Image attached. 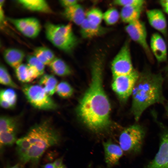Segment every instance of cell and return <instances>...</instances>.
Returning <instances> with one entry per match:
<instances>
[{
	"label": "cell",
	"mask_w": 168,
	"mask_h": 168,
	"mask_svg": "<svg viewBox=\"0 0 168 168\" xmlns=\"http://www.w3.org/2000/svg\"><path fill=\"white\" fill-rule=\"evenodd\" d=\"M103 57L98 55L91 64V80L77 109L80 120L96 133L107 131L110 125V105L103 85Z\"/></svg>",
	"instance_id": "obj_1"
},
{
	"label": "cell",
	"mask_w": 168,
	"mask_h": 168,
	"mask_svg": "<svg viewBox=\"0 0 168 168\" xmlns=\"http://www.w3.org/2000/svg\"><path fill=\"white\" fill-rule=\"evenodd\" d=\"M62 137L50 119H43L31 127L18 139L16 151L23 163L38 161L49 148L59 144Z\"/></svg>",
	"instance_id": "obj_2"
},
{
	"label": "cell",
	"mask_w": 168,
	"mask_h": 168,
	"mask_svg": "<svg viewBox=\"0 0 168 168\" xmlns=\"http://www.w3.org/2000/svg\"><path fill=\"white\" fill-rule=\"evenodd\" d=\"M163 82V77L160 73H154L149 70L139 73L131 95V110L136 121L150 106L164 103Z\"/></svg>",
	"instance_id": "obj_3"
},
{
	"label": "cell",
	"mask_w": 168,
	"mask_h": 168,
	"mask_svg": "<svg viewBox=\"0 0 168 168\" xmlns=\"http://www.w3.org/2000/svg\"><path fill=\"white\" fill-rule=\"evenodd\" d=\"M44 28L48 40L60 50L70 52L77 44L78 40L73 32L71 23L55 24L47 22Z\"/></svg>",
	"instance_id": "obj_4"
},
{
	"label": "cell",
	"mask_w": 168,
	"mask_h": 168,
	"mask_svg": "<svg viewBox=\"0 0 168 168\" xmlns=\"http://www.w3.org/2000/svg\"><path fill=\"white\" fill-rule=\"evenodd\" d=\"M146 132L139 124L130 125L124 128L119 137V145L124 152L130 155L139 154L141 151Z\"/></svg>",
	"instance_id": "obj_5"
},
{
	"label": "cell",
	"mask_w": 168,
	"mask_h": 168,
	"mask_svg": "<svg viewBox=\"0 0 168 168\" xmlns=\"http://www.w3.org/2000/svg\"><path fill=\"white\" fill-rule=\"evenodd\" d=\"M21 90L28 101L34 108L47 110L57 108L56 103L39 84H26L22 86Z\"/></svg>",
	"instance_id": "obj_6"
},
{
	"label": "cell",
	"mask_w": 168,
	"mask_h": 168,
	"mask_svg": "<svg viewBox=\"0 0 168 168\" xmlns=\"http://www.w3.org/2000/svg\"><path fill=\"white\" fill-rule=\"evenodd\" d=\"M139 74L134 70L128 74L113 76L112 89L122 101L126 102L131 96Z\"/></svg>",
	"instance_id": "obj_7"
},
{
	"label": "cell",
	"mask_w": 168,
	"mask_h": 168,
	"mask_svg": "<svg viewBox=\"0 0 168 168\" xmlns=\"http://www.w3.org/2000/svg\"><path fill=\"white\" fill-rule=\"evenodd\" d=\"M111 69L113 76L125 75L131 73L133 68L129 43H125L113 59Z\"/></svg>",
	"instance_id": "obj_8"
},
{
	"label": "cell",
	"mask_w": 168,
	"mask_h": 168,
	"mask_svg": "<svg viewBox=\"0 0 168 168\" xmlns=\"http://www.w3.org/2000/svg\"><path fill=\"white\" fill-rule=\"evenodd\" d=\"M161 131L158 150L144 168H168V128L158 121Z\"/></svg>",
	"instance_id": "obj_9"
},
{
	"label": "cell",
	"mask_w": 168,
	"mask_h": 168,
	"mask_svg": "<svg viewBox=\"0 0 168 168\" xmlns=\"http://www.w3.org/2000/svg\"><path fill=\"white\" fill-rule=\"evenodd\" d=\"M125 30L130 38L139 44L148 54L150 49L147 41V32L144 23L140 19L128 24Z\"/></svg>",
	"instance_id": "obj_10"
},
{
	"label": "cell",
	"mask_w": 168,
	"mask_h": 168,
	"mask_svg": "<svg viewBox=\"0 0 168 168\" xmlns=\"http://www.w3.org/2000/svg\"><path fill=\"white\" fill-rule=\"evenodd\" d=\"M9 20L22 34L29 38L36 37L41 30L39 21L34 17L9 18Z\"/></svg>",
	"instance_id": "obj_11"
},
{
	"label": "cell",
	"mask_w": 168,
	"mask_h": 168,
	"mask_svg": "<svg viewBox=\"0 0 168 168\" xmlns=\"http://www.w3.org/2000/svg\"><path fill=\"white\" fill-rule=\"evenodd\" d=\"M104 159L107 168H112L119 163L124 152L119 145L111 139H109L103 142Z\"/></svg>",
	"instance_id": "obj_12"
},
{
	"label": "cell",
	"mask_w": 168,
	"mask_h": 168,
	"mask_svg": "<svg viewBox=\"0 0 168 168\" xmlns=\"http://www.w3.org/2000/svg\"><path fill=\"white\" fill-rule=\"evenodd\" d=\"M146 15L150 25L154 29L166 35L167 33V22L162 11L158 9L147 10Z\"/></svg>",
	"instance_id": "obj_13"
},
{
	"label": "cell",
	"mask_w": 168,
	"mask_h": 168,
	"mask_svg": "<svg viewBox=\"0 0 168 168\" xmlns=\"http://www.w3.org/2000/svg\"><path fill=\"white\" fill-rule=\"evenodd\" d=\"M150 46L153 54L159 62H164L166 60V45L164 39L160 35L155 33L152 35Z\"/></svg>",
	"instance_id": "obj_14"
},
{
	"label": "cell",
	"mask_w": 168,
	"mask_h": 168,
	"mask_svg": "<svg viewBox=\"0 0 168 168\" xmlns=\"http://www.w3.org/2000/svg\"><path fill=\"white\" fill-rule=\"evenodd\" d=\"M63 14L67 19L77 25L80 26L86 18L83 8L78 4L65 8Z\"/></svg>",
	"instance_id": "obj_15"
},
{
	"label": "cell",
	"mask_w": 168,
	"mask_h": 168,
	"mask_svg": "<svg viewBox=\"0 0 168 168\" xmlns=\"http://www.w3.org/2000/svg\"><path fill=\"white\" fill-rule=\"evenodd\" d=\"M3 56L6 62L11 67L15 69L22 64L25 54L20 49L10 48L4 50Z\"/></svg>",
	"instance_id": "obj_16"
},
{
	"label": "cell",
	"mask_w": 168,
	"mask_h": 168,
	"mask_svg": "<svg viewBox=\"0 0 168 168\" xmlns=\"http://www.w3.org/2000/svg\"><path fill=\"white\" fill-rule=\"evenodd\" d=\"M143 5L123 7L120 12L123 22L128 24L139 19Z\"/></svg>",
	"instance_id": "obj_17"
},
{
	"label": "cell",
	"mask_w": 168,
	"mask_h": 168,
	"mask_svg": "<svg viewBox=\"0 0 168 168\" xmlns=\"http://www.w3.org/2000/svg\"><path fill=\"white\" fill-rule=\"evenodd\" d=\"M17 2L26 9L46 13L52 11L46 1L44 0H19Z\"/></svg>",
	"instance_id": "obj_18"
},
{
	"label": "cell",
	"mask_w": 168,
	"mask_h": 168,
	"mask_svg": "<svg viewBox=\"0 0 168 168\" xmlns=\"http://www.w3.org/2000/svg\"><path fill=\"white\" fill-rule=\"evenodd\" d=\"M80 26L81 34L84 38H90L101 35L106 30L100 26L92 24L86 18Z\"/></svg>",
	"instance_id": "obj_19"
},
{
	"label": "cell",
	"mask_w": 168,
	"mask_h": 168,
	"mask_svg": "<svg viewBox=\"0 0 168 168\" xmlns=\"http://www.w3.org/2000/svg\"><path fill=\"white\" fill-rule=\"evenodd\" d=\"M17 96L14 90L11 88L2 89L0 91V105L4 109L14 108L17 102Z\"/></svg>",
	"instance_id": "obj_20"
},
{
	"label": "cell",
	"mask_w": 168,
	"mask_h": 168,
	"mask_svg": "<svg viewBox=\"0 0 168 168\" xmlns=\"http://www.w3.org/2000/svg\"><path fill=\"white\" fill-rule=\"evenodd\" d=\"M50 69L55 74L60 77L68 76L72 73L69 66L62 59L55 58L49 65Z\"/></svg>",
	"instance_id": "obj_21"
},
{
	"label": "cell",
	"mask_w": 168,
	"mask_h": 168,
	"mask_svg": "<svg viewBox=\"0 0 168 168\" xmlns=\"http://www.w3.org/2000/svg\"><path fill=\"white\" fill-rule=\"evenodd\" d=\"M39 83V85L44 89L50 96L53 95L56 92L58 83L57 79L54 75L44 74L41 76Z\"/></svg>",
	"instance_id": "obj_22"
},
{
	"label": "cell",
	"mask_w": 168,
	"mask_h": 168,
	"mask_svg": "<svg viewBox=\"0 0 168 168\" xmlns=\"http://www.w3.org/2000/svg\"><path fill=\"white\" fill-rule=\"evenodd\" d=\"M33 55L44 65H49L55 58L53 52L48 48L44 47L35 48Z\"/></svg>",
	"instance_id": "obj_23"
},
{
	"label": "cell",
	"mask_w": 168,
	"mask_h": 168,
	"mask_svg": "<svg viewBox=\"0 0 168 168\" xmlns=\"http://www.w3.org/2000/svg\"><path fill=\"white\" fill-rule=\"evenodd\" d=\"M19 123L17 117L1 115L0 118V132L9 129L19 128Z\"/></svg>",
	"instance_id": "obj_24"
},
{
	"label": "cell",
	"mask_w": 168,
	"mask_h": 168,
	"mask_svg": "<svg viewBox=\"0 0 168 168\" xmlns=\"http://www.w3.org/2000/svg\"><path fill=\"white\" fill-rule=\"evenodd\" d=\"M0 83L14 89H20L19 86L13 80L6 68L2 64L0 66Z\"/></svg>",
	"instance_id": "obj_25"
},
{
	"label": "cell",
	"mask_w": 168,
	"mask_h": 168,
	"mask_svg": "<svg viewBox=\"0 0 168 168\" xmlns=\"http://www.w3.org/2000/svg\"><path fill=\"white\" fill-rule=\"evenodd\" d=\"M15 69L16 76L20 82L28 83L33 81L27 64L22 63Z\"/></svg>",
	"instance_id": "obj_26"
},
{
	"label": "cell",
	"mask_w": 168,
	"mask_h": 168,
	"mask_svg": "<svg viewBox=\"0 0 168 168\" xmlns=\"http://www.w3.org/2000/svg\"><path fill=\"white\" fill-rule=\"evenodd\" d=\"M86 19L92 24L96 26H100L103 19V13L98 8L92 9L86 14Z\"/></svg>",
	"instance_id": "obj_27"
},
{
	"label": "cell",
	"mask_w": 168,
	"mask_h": 168,
	"mask_svg": "<svg viewBox=\"0 0 168 168\" xmlns=\"http://www.w3.org/2000/svg\"><path fill=\"white\" fill-rule=\"evenodd\" d=\"M73 91V88L68 83L62 81L58 83L56 92L60 97L68 98L72 96Z\"/></svg>",
	"instance_id": "obj_28"
},
{
	"label": "cell",
	"mask_w": 168,
	"mask_h": 168,
	"mask_svg": "<svg viewBox=\"0 0 168 168\" xmlns=\"http://www.w3.org/2000/svg\"><path fill=\"white\" fill-rule=\"evenodd\" d=\"M119 17V12L115 8L110 9L103 13V19L109 25L115 24L118 21Z\"/></svg>",
	"instance_id": "obj_29"
},
{
	"label": "cell",
	"mask_w": 168,
	"mask_h": 168,
	"mask_svg": "<svg viewBox=\"0 0 168 168\" xmlns=\"http://www.w3.org/2000/svg\"><path fill=\"white\" fill-rule=\"evenodd\" d=\"M27 65L35 68L40 76L44 74L45 65L34 55H28L26 58Z\"/></svg>",
	"instance_id": "obj_30"
},
{
	"label": "cell",
	"mask_w": 168,
	"mask_h": 168,
	"mask_svg": "<svg viewBox=\"0 0 168 168\" xmlns=\"http://www.w3.org/2000/svg\"><path fill=\"white\" fill-rule=\"evenodd\" d=\"M113 3L115 5L123 7L144 5L145 2L143 0H116L114 1Z\"/></svg>",
	"instance_id": "obj_31"
},
{
	"label": "cell",
	"mask_w": 168,
	"mask_h": 168,
	"mask_svg": "<svg viewBox=\"0 0 168 168\" xmlns=\"http://www.w3.org/2000/svg\"><path fill=\"white\" fill-rule=\"evenodd\" d=\"M78 1L77 0H61L59 2L65 8L69 7L78 4Z\"/></svg>",
	"instance_id": "obj_32"
},
{
	"label": "cell",
	"mask_w": 168,
	"mask_h": 168,
	"mask_svg": "<svg viewBox=\"0 0 168 168\" xmlns=\"http://www.w3.org/2000/svg\"><path fill=\"white\" fill-rule=\"evenodd\" d=\"M5 0H0V20L1 23H3L4 21V12L2 9L3 6L4 2Z\"/></svg>",
	"instance_id": "obj_33"
},
{
	"label": "cell",
	"mask_w": 168,
	"mask_h": 168,
	"mask_svg": "<svg viewBox=\"0 0 168 168\" xmlns=\"http://www.w3.org/2000/svg\"><path fill=\"white\" fill-rule=\"evenodd\" d=\"M53 163L55 168H59L64 165L62 158L56 159Z\"/></svg>",
	"instance_id": "obj_34"
},
{
	"label": "cell",
	"mask_w": 168,
	"mask_h": 168,
	"mask_svg": "<svg viewBox=\"0 0 168 168\" xmlns=\"http://www.w3.org/2000/svg\"><path fill=\"white\" fill-rule=\"evenodd\" d=\"M160 3L164 11L168 15V0H161Z\"/></svg>",
	"instance_id": "obj_35"
},
{
	"label": "cell",
	"mask_w": 168,
	"mask_h": 168,
	"mask_svg": "<svg viewBox=\"0 0 168 168\" xmlns=\"http://www.w3.org/2000/svg\"><path fill=\"white\" fill-rule=\"evenodd\" d=\"M42 168H55L53 163H48L43 165Z\"/></svg>",
	"instance_id": "obj_36"
},
{
	"label": "cell",
	"mask_w": 168,
	"mask_h": 168,
	"mask_svg": "<svg viewBox=\"0 0 168 168\" xmlns=\"http://www.w3.org/2000/svg\"><path fill=\"white\" fill-rule=\"evenodd\" d=\"M7 168H23V167L20 164H17Z\"/></svg>",
	"instance_id": "obj_37"
},
{
	"label": "cell",
	"mask_w": 168,
	"mask_h": 168,
	"mask_svg": "<svg viewBox=\"0 0 168 168\" xmlns=\"http://www.w3.org/2000/svg\"><path fill=\"white\" fill-rule=\"evenodd\" d=\"M165 71L166 74L168 77V65L165 68Z\"/></svg>",
	"instance_id": "obj_38"
},
{
	"label": "cell",
	"mask_w": 168,
	"mask_h": 168,
	"mask_svg": "<svg viewBox=\"0 0 168 168\" xmlns=\"http://www.w3.org/2000/svg\"><path fill=\"white\" fill-rule=\"evenodd\" d=\"M166 110L167 112V113L168 114V102L167 103L166 106Z\"/></svg>",
	"instance_id": "obj_39"
},
{
	"label": "cell",
	"mask_w": 168,
	"mask_h": 168,
	"mask_svg": "<svg viewBox=\"0 0 168 168\" xmlns=\"http://www.w3.org/2000/svg\"><path fill=\"white\" fill-rule=\"evenodd\" d=\"M59 168H67L64 165L61 167Z\"/></svg>",
	"instance_id": "obj_40"
},
{
	"label": "cell",
	"mask_w": 168,
	"mask_h": 168,
	"mask_svg": "<svg viewBox=\"0 0 168 168\" xmlns=\"http://www.w3.org/2000/svg\"><path fill=\"white\" fill-rule=\"evenodd\" d=\"M99 168H101V167H99Z\"/></svg>",
	"instance_id": "obj_41"
}]
</instances>
